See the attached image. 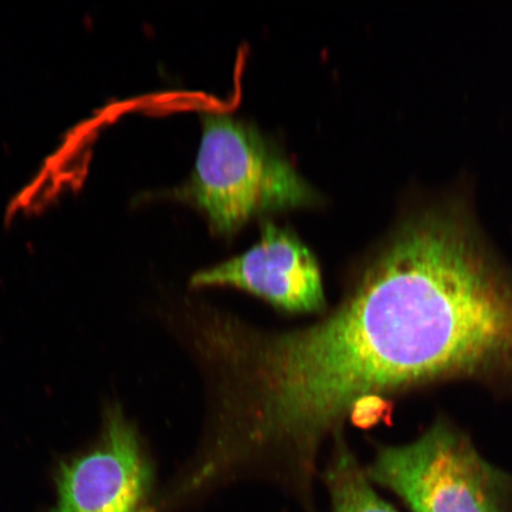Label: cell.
<instances>
[{
  "label": "cell",
  "mask_w": 512,
  "mask_h": 512,
  "mask_svg": "<svg viewBox=\"0 0 512 512\" xmlns=\"http://www.w3.org/2000/svg\"><path fill=\"white\" fill-rule=\"evenodd\" d=\"M364 471L412 512H512L510 473L444 416L411 443L377 448Z\"/></svg>",
  "instance_id": "obj_3"
},
{
  "label": "cell",
  "mask_w": 512,
  "mask_h": 512,
  "mask_svg": "<svg viewBox=\"0 0 512 512\" xmlns=\"http://www.w3.org/2000/svg\"><path fill=\"white\" fill-rule=\"evenodd\" d=\"M243 363L262 419L306 451L367 396L458 381L510 392L512 267L466 188L416 192L330 316L253 332Z\"/></svg>",
  "instance_id": "obj_1"
},
{
  "label": "cell",
  "mask_w": 512,
  "mask_h": 512,
  "mask_svg": "<svg viewBox=\"0 0 512 512\" xmlns=\"http://www.w3.org/2000/svg\"><path fill=\"white\" fill-rule=\"evenodd\" d=\"M177 197L200 210L220 235L238 232L255 216L320 202L255 127L227 114L204 115L195 168Z\"/></svg>",
  "instance_id": "obj_2"
},
{
  "label": "cell",
  "mask_w": 512,
  "mask_h": 512,
  "mask_svg": "<svg viewBox=\"0 0 512 512\" xmlns=\"http://www.w3.org/2000/svg\"><path fill=\"white\" fill-rule=\"evenodd\" d=\"M335 451L325 472L331 498V512H398L374 490L363 467L335 432Z\"/></svg>",
  "instance_id": "obj_6"
},
{
  "label": "cell",
  "mask_w": 512,
  "mask_h": 512,
  "mask_svg": "<svg viewBox=\"0 0 512 512\" xmlns=\"http://www.w3.org/2000/svg\"><path fill=\"white\" fill-rule=\"evenodd\" d=\"M151 485L136 432L112 409L99 443L61 464L54 512H152Z\"/></svg>",
  "instance_id": "obj_4"
},
{
  "label": "cell",
  "mask_w": 512,
  "mask_h": 512,
  "mask_svg": "<svg viewBox=\"0 0 512 512\" xmlns=\"http://www.w3.org/2000/svg\"><path fill=\"white\" fill-rule=\"evenodd\" d=\"M195 288L229 286L294 313L325 309L322 273L309 248L290 229L268 222L258 243L235 258L192 275Z\"/></svg>",
  "instance_id": "obj_5"
}]
</instances>
